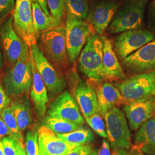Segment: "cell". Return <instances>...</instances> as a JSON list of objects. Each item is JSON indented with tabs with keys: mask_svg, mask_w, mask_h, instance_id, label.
Masks as SVG:
<instances>
[{
	"mask_svg": "<svg viewBox=\"0 0 155 155\" xmlns=\"http://www.w3.org/2000/svg\"><path fill=\"white\" fill-rule=\"evenodd\" d=\"M105 37L95 34L82 50L78 60V68L90 81L101 83L104 79L103 48Z\"/></svg>",
	"mask_w": 155,
	"mask_h": 155,
	"instance_id": "1",
	"label": "cell"
},
{
	"mask_svg": "<svg viewBox=\"0 0 155 155\" xmlns=\"http://www.w3.org/2000/svg\"><path fill=\"white\" fill-rule=\"evenodd\" d=\"M0 40L6 61L10 66L17 61H30V46L16 32L13 16L0 25Z\"/></svg>",
	"mask_w": 155,
	"mask_h": 155,
	"instance_id": "2",
	"label": "cell"
},
{
	"mask_svg": "<svg viewBox=\"0 0 155 155\" xmlns=\"http://www.w3.org/2000/svg\"><path fill=\"white\" fill-rule=\"evenodd\" d=\"M149 0H125L114 17L109 27V33L117 34L137 29L143 22L145 7Z\"/></svg>",
	"mask_w": 155,
	"mask_h": 155,
	"instance_id": "3",
	"label": "cell"
},
{
	"mask_svg": "<svg viewBox=\"0 0 155 155\" xmlns=\"http://www.w3.org/2000/svg\"><path fill=\"white\" fill-rule=\"evenodd\" d=\"M32 79L31 61H20L6 69L3 85L9 96L17 97L28 94L32 88Z\"/></svg>",
	"mask_w": 155,
	"mask_h": 155,
	"instance_id": "4",
	"label": "cell"
},
{
	"mask_svg": "<svg viewBox=\"0 0 155 155\" xmlns=\"http://www.w3.org/2000/svg\"><path fill=\"white\" fill-rule=\"evenodd\" d=\"M64 25L68 61L73 63L77 61L83 46L96 33L90 23L75 18L66 17Z\"/></svg>",
	"mask_w": 155,
	"mask_h": 155,
	"instance_id": "5",
	"label": "cell"
},
{
	"mask_svg": "<svg viewBox=\"0 0 155 155\" xmlns=\"http://www.w3.org/2000/svg\"><path fill=\"white\" fill-rule=\"evenodd\" d=\"M30 50L35 66L47 89L49 98L54 100L61 94L66 87V79L63 75L56 71L45 56L43 51L35 42L30 45Z\"/></svg>",
	"mask_w": 155,
	"mask_h": 155,
	"instance_id": "6",
	"label": "cell"
},
{
	"mask_svg": "<svg viewBox=\"0 0 155 155\" xmlns=\"http://www.w3.org/2000/svg\"><path fill=\"white\" fill-rule=\"evenodd\" d=\"M124 104L145 97L155 95V70L130 76L116 83Z\"/></svg>",
	"mask_w": 155,
	"mask_h": 155,
	"instance_id": "7",
	"label": "cell"
},
{
	"mask_svg": "<svg viewBox=\"0 0 155 155\" xmlns=\"http://www.w3.org/2000/svg\"><path fill=\"white\" fill-rule=\"evenodd\" d=\"M40 41L43 52L57 66L64 68L69 62L65 25L61 24L58 27L42 32L40 36Z\"/></svg>",
	"mask_w": 155,
	"mask_h": 155,
	"instance_id": "8",
	"label": "cell"
},
{
	"mask_svg": "<svg viewBox=\"0 0 155 155\" xmlns=\"http://www.w3.org/2000/svg\"><path fill=\"white\" fill-rule=\"evenodd\" d=\"M106 132L111 147L114 150H129L131 134L127 119L122 110L117 106L108 111L104 117Z\"/></svg>",
	"mask_w": 155,
	"mask_h": 155,
	"instance_id": "9",
	"label": "cell"
},
{
	"mask_svg": "<svg viewBox=\"0 0 155 155\" xmlns=\"http://www.w3.org/2000/svg\"><path fill=\"white\" fill-rule=\"evenodd\" d=\"M155 39L150 31L140 28L124 31L117 35L113 44L117 58L121 61Z\"/></svg>",
	"mask_w": 155,
	"mask_h": 155,
	"instance_id": "10",
	"label": "cell"
},
{
	"mask_svg": "<svg viewBox=\"0 0 155 155\" xmlns=\"http://www.w3.org/2000/svg\"><path fill=\"white\" fill-rule=\"evenodd\" d=\"M32 0H16L13 18L17 33L29 46L35 42L37 34L33 25Z\"/></svg>",
	"mask_w": 155,
	"mask_h": 155,
	"instance_id": "11",
	"label": "cell"
},
{
	"mask_svg": "<svg viewBox=\"0 0 155 155\" xmlns=\"http://www.w3.org/2000/svg\"><path fill=\"white\" fill-rule=\"evenodd\" d=\"M121 66L130 76L155 70V39L123 59Z\"/></svg>",
	"mask_w": 155,
	"mask_h": 155,
	"instance_id": "12",
	"label": "cell"
},
{
	"mask_svg": "<svg viewBox=\"0 0 155 155\" xmlns=\"http://www.w3.org/2000/svg\"><path fill=\"white\" fill-rule=\"evenodd\" d=\"M47 116L61 118L79 127L84 124L76 101L68 91H64L51 103Z\"/></svg>",
	"mask_w": 155,
	"mask_h": 155,
	"instance_id": "13",
	"label": "cell"
},
{
	"mask_svg": "<svg viewBox=\"0 0 155 155\" xmlns=\"http://www.w3.org/2000/svg\"><path fill=\"white\" fill-rule=\"evenodd\" d=\"M125 113L132 130H136L155 114V95L134 100L124 104Z\"/></svg>",
	"mask_w": 155,
	"mask_h": 155,
	"instance_id": "14",
	"label": "cell"
},
{
	"mask_svg": "<svg viewBox=\"0 0 155 155\" xmlns=\"http://www.w3.org/2000/svg\"><path fill=\"white\" fill-rule=\"evenodd\" d=\"M119 7V4L114 1L94 2L86 19L93 26L95 33L102 36L109 27Z\"/></svg>",
	"mask_w": 155,
	"mask_h": 155,
	"instance_id": "15",
	"label": "cell"
},
{
	"mask_svg": "<svg viewBox=\"0 0 155 155\" xmlns=\"http://www.w3.org/2000/svg\"><path fill=\"white\" fill-rule=\"evenodd\" d=\"M38 143L39 155H65L79 146L59 138L45 125L38 129Z\"/></svg>",
	"mask_w": 155,
	"mask_h": 155,
	"instance_id": "16",
	"label": "cell"
},
{
	"mask_svg": "<svg viewBox=\"0 0 155 155\" xmlns=\"http://www.w3.org/2000/svg\"><path fill=\"white\" fill-rule=\"evenodd\" d=\"M30 61L33 74L31 97L36 114L39 117H43L46 113L50 98L45 82L35 66L31 52Z\"/></svg>",
	"mask_w": 155,
	"mask_h": 155,
	"instance_id": "17",
	"label": "cell"
},
{
	"mask_svg": "<svg viewBox=\"0 0 155 155\" xmlns=\"http://www.w3.org/2000/svg\"><path fill=\"white\" fill-rule=\"evenodd\" d=\"M101 83H98L95 89L98 103L97 113L104 117L106 113L114 107L124 104V100L116 86L108 82Z\"/></svg>",
	"mask_w": 155,
	"mask_h": 155,
	"instance_id": "18",
	"label": "cell"
},
{
	"mask_svg": "<svg viewBox=\"0 0 155 155\" xmlns=\"http://www.w3.org/2000/svg\"><path fill=\"white\" fill-rule=\"evenodd\" d=\"M104 79L109 81H122L127 78L110 40L105 38L103 48Z\"/></svg>",
	"mask_w": 155,
	"mask_h": 155,
	"instance_id": "19",
	"label": "cell"
},
{
	"mask_svg": "<svg viewBox=\"0 0 155 155\" xmlns=\"http://www.w3.org/2000/svg\"><path fill=\"white\" fill-rule=\"evenodd\" d=\"M75 97L85 118L97 113L98 103L95 90L89 83L80 81L75 90Z\"/></svg>",
	"mask_w": 155,
	"mask_h": 155,
	"instance_id": "20",
	"label": "cell"
},
{
	"mask_svg": "<svg viewBox=\"0 0 155 155\" xmlns=\"http://www.w3.org/2000/svg\"><path fill=\"white\" fill-rule=\"evenodd\" d=\"M132 150H139L146 155H155V116L140 127Z\"/></svg>",
	"mask_w": 155,
	"mask_h": 155,
	"instance_id": "21",
	"label": "cell"
},
{
	"mask_svg": "<svg viewBox=\"0 0 155 155\" xmlns=\"http://www.w3.org/2000/svg\"><path fill=\"white\" fill-rule=\"evenodd\" d=\"M9 106L21 132L30 127L33 122L32 111L28 99L23 97L12 101Z\"/></svg>",
	"mask_w": 155,
	"mask_h": 155,
	"instance_id": "22",
	"label": "cell"
},
{
	"mask_svg": "<svg viewBox=\"0 0 155 155\" xmlns=\"http://www.w3.org/2000/svg\"><path fill=\"white\" fill-rule=\"evenodd\" d=\"M33 25L37 35L47 30L61 25L62 22L51 15L48 16L38 4L32 2Z\"/></svg>",
	"mask_w": 155,
	"mask_h": 155,
	"instance_id": "23",
	"label": "cell"
},
{
	"mask_svg": "<svg viewBox=\"0 0 155 155\" xmlns=\"http://www.w3.org/2000/svg\"><path fill=\"white\" fill-rule=\"evenodd\" d=\"M56 134L67 143L78 145L90 144L94 140V134L92 130L85 127H79L70 133Z\"/></svg>",
	"mask_w": 155,
	"mask_h": 155,
	"instance_id": "24",
	"label": "cell"
},
{
	"mask_svg": "<svg viewBox=\"0 0 155 155\" xmlns=\"http://www.w3.org/2000/svg\"><path fill=\"white\" fill-rule=\"evenodd\" d=\"M89 0H64L66 17L83 20L89 11Z\"/></svg>",
	"mask_w": 155,
	"mask_h": 155,
	"instance_id": "25",
	"label": "cell"
},
{
	"mask_svg": "<svg viewBox=\"0 0 155 155\" xmlns=\"http://www.w3.org/2000/svg\"><path fill=\"white\" fill-rule=\"evenodd\" d=\"M56 134L70 133L80 127L71 122L61 118L47 116L45 118V125Z\"/></svg>",
	"mask_w": 155,
	"mask_h": 155,
	"instance_id": "26",
	"label": "cell"
},
{
	"mask_svg": "<svg viewBox=\"0 0 155 155\" xmlns=\"http://www.w3.org/2000/svg\"><path fill=\"white\" fill-rule=\"evenodd\" d=\"M0 117L5 123L12 136L18 141H23L22 132L21 131L16 119L13 114L11 107L9 106L4 109L0 114Z\"/></svg>",
	"mask_w": 155,
	"mask_h": 155,
	"instance_id": "27",
	"label": "cell"
},
{
	"mask_svg": "<svg viewBox=\"0 0 155 155\" xmlns=\"http://www.w3.org/2000/svg\"><path fill=\"white\" fill-rule=\"evenodd\" d=\"M25 151L27 155H39L38 129L36 127L27 131L25 134Z\"/></svg>",
	"mask_w": 155,
	"mask_h": 155,
	"instance_id": "28",
	"label": "cell"
},
{
	"mask_svg": "<svg viewBox=\"0 0 155 155\" xmlns=\"http://www.w3.org/2000/svg\"><path fill=\"white\" fill-rule=\"evenodd\" d=\"M86 120L90 127L98 136L103 138H107L106 132L105 123L98 113H96L92 116L86 118Z\"/></svg>",
	"mask_w": 155,
	"mask_h": 155,
	"instance_id": "29",
	"label": "cell"
},
{
	"mask_svg": "<svg viewBox=\"0 0 155 155\" xmlns=\"http://www.w3.org/2000/svg\"><path fill=\"white\" fill-rule=\"evenodd\" d=\"M47 1L51 15L62 22L66 13L64 0H47Z\"/></svg>",
	"mask_w": 155,
	"mask_h": 155,
	"instance_id": "30",
	"label": "cell"
},
{
	"mask_svg": "<svg viewBox=\"0 0 155 155\" xmlns=\"http://www.w3.org/2000/svg\"><path fill=\"white\" fill-rule=\"evenodd\" d=\"M5 155H17L19 142L12 135L2 139Z\"/></svg>",
	"mask_w": 155,
	"mask_h": 155,
	"instance_id": "31",
	"label": "cell"
},
{
	"mask_svg": "<svg viewBox=\"0 0 155 155\" xmlns=\"http://www.w3.org/2000/svg\"><path fill=\"white\" fill-rule=\"evenodd\" d=\"M16 0H0V19L9 15L14 9Z\"/></svg>",
	"mask_w": 155,
	"mask_h": 155,
	"instance_id": "32",
	"label": "cell"
},
{
	"mask_svg": "<svg viewBox=\"0 0 155 155\" xmlns=\"http://www.w3.org/2000/svg\"><path fill=\"white\" fill-rule=\"evenodd\" d=\"M93 151V147L91 145H81L75 147L65 155H89Z\"/></svg>",
	"mask_w": 155,
	"mask_h": 155,
	"instance_id": "33",
	"label": "cell"
},
{
	"mask_svg": "<svg viewBox=\"0 0 155 155\" xmlns=\"http://www.w3.org/2000/svg\"><path fill=\"white\" fill-rule=\"evenodd\" d=\"M11 102V98L6 93L2 83L0 82V114L4 109L10 105Z\"/></svg>",
	"mask_w": 155,
	"mask_h": 155,
	"instance_id": "34",
	"label": "cell"
},
{
	"mask_svg": "<svg viewBox=\"0 0 155 155\" xmlns=\"http://www.w3.org/2000/svg\"><path fill=\"white\" fill-rule=\"evenodd\" d=\"M148 26L150 31L155 35V0L151 2L149 8Z\"/></svg>",
	"mask_w": 155,
	"mask_h": 155,
	"instance_id": "35",
	"label": "cell"
},
{
	"mask_svg": "<svg viewBox=\"0 0 155 155\" xmlns=\"http://www.w3.org/2000/svg\"><path fill=\"white\" fill-rule=\"evenodd\" d=\"M98 155H111L109 143L105 140H103L102 141Z\"/></svg>",
	"mask_w": 155,
	"mask_h": 155,
	"instance_id": "36",
	"label": "cell"
},
{
	"mask_svg": "<svg viewBox=\"0 0 155 155\" xmlns=\"http://www.w3.org/2000/svg\"><path fill=\"white\" fill-rule=\"evenodd\" d=\"M9 135H11V132L5 123L0 117V139H2L3 137Z\"/></svg>",
	"mask_w": 155,
	"mask_h": 155,
	"instance_id": "37",
	"label": "cell"
},
{
	"mask_svg": "<svg viewBox=\"0 0 155 155\" xmlns=\"http://www.w3.org/2000/svg\"><path fill=\"white\" fill-rule=\"evenodd\" d=\"M32 2L38 4L47 15H48V16L51 15V14L49 12V9H48L47 0H32Z\"/></svg>",
	"mask_w": 155,
	"mask_h": 155,
	"instance_id": "38",
	"label": "cell"
},
{
	"mask_svg": "<svg viewBox=\"0 0 155 155\" xmlns=\"http://www.w3.org/2000/svg\"><path fill=\"white\" fill-rule=\"evenodd\" d=\"M17 155H27L25 151V148L22 142H20V141L19 142Z\"/></svg>",
	"mask_w": 155,
	"mask_h": 155,
	"instance_id": "39",
	"label": "cell"
},
{
	"mask_svg": "<svg viewBox=\"0 0 155 155\" xmlns=\"http://www.w3.org/2000/svg\"><path fill=\"white\" fill-rule=\"evenodd\" d=\"M112 155H132V153H129L127 150L120 149V150H114Z\"/></svg>",
	"mask_w": 155,
	"mask_h": 155,
	"instance_id": "40",
	"label": "cell"
},
{
	"mask_svg": "<svg viewBox=\"0 0 155 155\" xmlns=\"http://www.w3.org/2000/svg\"><path fill=\"white\" fill-rule=\"evenodd\" d=\"M2 45L0 40V73L2 71V67H3V64H4V58H3V54L2 52Z\"/></svg>",
	"mask_w": 155,
	"mask_h": 155,
	"instance_id": "41",
	"label": "cell"
},
{
	"mask_svg": "<svg viewBox=\"0 0 155 155\" xmlns=\"http://www.w3.org/2000/svg\"><path fill=\"white\" fill-rule=\"evenodd\" d=\"M132 155H146L142 152L140 151L139 150H132Z\"/></svg>",
	"mask_w": 155,
	"mask_h": 155,
	"instance_id": "42",
	"label": "cell"
},
{
	"mask_svg": "<svg viewBox=\"0 0 155 155\" xmlns=\"http://www.w3.org/2000/svg\"><path fill=\"white\" fill-rule=\"evenodd\" d=\"M0 155H5L2 139H0Z\"/></svg>",
	"mask_w": 155,
	"mask_h": 155,
	"instance_id": "43",
	"label": "cell"
},
{
	"mask_svg": "<svg viewBox=\"0 0 155 155\" xmlns=\"http://www.w3.org/2000/svg\"><path fill=\"white\" fill-rule=\"evenodd\" d=\"M89 155H98V152H97V151H96V150H94L92 153H91Z\"/></svg>",
	"mask_w": 155,
	"mask_h": 155,
	"instance_id": "44",
	"label": "cell"
},
{
	"mask_svg": "<svg viewBox=\"0 0 155 155\" xmlns=\"http://www.w3.org/2000/svg\"></svg>",
	"mask_w": 155,
	"mask_h": 155,
	"instance_id": "45",
	"label": "cell"
}]
</instances>
